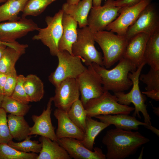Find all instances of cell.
<instances>
[{
	"label": "cell",
	"mask_w": 159,
	"mask_h": 159,
	"mask_svg": "<svg viewBox=\"0 0 159 159\" xmlns=\"http://www.w3.org/2000/svg\"><path fill=\"white\" fill-rule=\"evenodd\" d=\"M150 140L138 132L116 128L108 130L102 142L107 148V159H123L134 154Z\"/></svg>",
	"instance_id": "1"
},
{
	"label": "cell",
	"mask_w": 159,
	"mask_h": 159,
	"mask_svg": "<svg viewBox=\"0 0 159 159\" xmlns=\"http://www.w3.org/2000/svg\"><path fill=\"white\" fill-rule=\"evenodd\" d=\"M117 65L110 70L95 63L92 65L101 77L104 91H111L114 93L123 92L132 85L128 74L137 67L127 59L122 57Z\"/></svg>",
	"instance_id": "2"
},
{
	"label": "cell",
	"mask_w": 159,
	"mask_h": 159,
	"mask_svg": "<svg viewBox=\"0 0 159 159\" xmlns=\"http://www.w3.org/2000/svg\"><path fill=\"white\" fill-rule=\"evenodd\" d=\"M111 31H101L94 33L95 42L103 53V66L109 68L123 57L128 40L125 35Z\"/></svg>",
	"instance_id": "3"
},
{
	"label": "cell",
	"mask_w": 159,
	"mask_h": 159,
	"mask_svg": "<svg viewBox=\"0 0 159 159\" xmlns=\"http://www.w3.org/2000/svg\"><path fill=\"white\" fill-rule=\"evenodd\" d=\"M146 64L143 62L135 70L129 73L128 77L132 82V88L130 92L127 93L122 92H115L114 95L116 97L118 102L120 104L129 106L131 103H132L135 106L132 116L141 119L139 112H141L144 118V122L147 125H152L151 118L145 103L146 98L140 91L139 85V76L142 69Z\"/></svg>",
	"instance_id": "4"
},
{
	"label": "cell",
	"mask_w": 159,
	"mask_h": 159,
	"mask_svg": "<svg viewBox=\"0 0 159 159\" xmlns=\"http://www.w3.org/2000/svg\"><path fill=\"white\" fill-rule=\"evenodd\" d=\"M77 38L72 47V55L80 57L87 66L95 63L103 66V56L95 47L94 33L87 26L77 29Z\"/></svg>",
	"instance_id": "5"
},
{
	"label": "cell",
	"mask_w": 159,
	"mask_h": 159,
	"mask_svg": "<svg viewBox=\"0 0 159 159\" xmlns=\"http://www.w3.org/2000/svg\"><path fill=\"white\" fill-rule=\"evenodd\" d=\"M84 107L87 117H90L100 115H129L135 109L134 107L119 103L116 96L108 91L89 100Z\"/></svg>",
	"instance_id": "6"
},
{
	"label": "cell",
	"mask_w": 159,
	"mask_h": 159,
	"mask_svg": "<svg viewBox=\"0 0 159 159\" xmlns=\"http://www.w3.org/2000/svg\"><path fill=\"white\" fill-rule=\"evenodd\" d=\"M57 56L58 61L57 66L48 77L49 81L55 87L66 79H76L87 68L80 57L67 51H59Z\"/></svg>",
	"instance_id": "7"
},
{
	"label": "cell",
	"mask_w": 159,
	"mask_h": 159,
	"mask_svg": "<svg viewBox=\"0 0 159 159\" xmlns=\"http://www.w3.org/2000/svg\"><path fill=\"white\" fill-rule=\"evenodd\" d=\"M63 14L61 9L53 16H47L45 19L47 26L39 28L37 34L32 38L34 40H40L47 46L53 56H57L59 52V43L63 32L62 19Z\"/></svg>",
	"instance_id": "8"
},
{
	"label": "cell",
	"mask_w": 159,
	"mask_h": 159,
	"mask_svg": "<svg viewBox=\"0 0 159 159\" xmlns=\"http://www.w3.org/2000/svg\"><path fill=\"white\" fill-rule=\"evenodd\" d=\"M159 30V9L155 3L151 2L141 12L134 23L128 28L125 36L129 40L140 33L150 34Z\"/></svg>",
	"instance_id": "9"
},
{
	"label": "cell",
	"mask_w": 159,
	"mask_h": 159,
	"mask_svg": "<svg viewBox=\"0 0 159 159\" xmlns=\"http://www.w3.org/2000/svg\"><path fill=\"white\" fill-rule=\"evenodd\" d=\"M121 7L113 4L112 0H107L102 6H92L87 18V26L94 33L104 30L120 14Z\"/></svg>",
	"instance_id": "10"
},
{
	"label": "cell",
	"mask_w": 159,
	"mask_h": 159,
	"mask_svg": "<svg viewBox=\"0 0 159 159\" xmlns=\"http://www.w3.org/2000/svg\"><path fill=\"white\" fill-rule=\"evenodd\" d=\"M81 95L80 100L84 106L90 100L97 97L104 92L102 80L92 64L76 79Z\"/></svg>",
	"instance_id": "11"
},
{
	"label": "cell",
	"mask_w": 159,
	"mask_h": 159,
	"mask_svg": "<svg viewBox=\"0 0 159 159\" xmlns=\"http://www.w3.org/2000/svg\"><path fill=\"white\" fill-rule=\"evenodd\" d=\"M37 24L32 20L21 17L14 21L0 22V41L13 43L29 32L38 31Z\"/></svg>",
	"instance_id": "12"
},
{
	"label": "cell",
	"mask_w": 159,
	"mask_h": 159,
	"mask_svg": "<svg viewBox=\"0 0 159 159\" xmlns=\"http://www.w3.org/2000/svg\"><path fill=\"white\" fill-rule=\"evenodd\" d=\"M80 95L76 79H67L55 87L53 102L57 108L67 112L72 104L79 99Z\"/></svg>",
	"instance_id": "13"
},
{
	"label": "cell",
	"mask_w": 159,
	"mask_h": 159,
	"mask_svg": "<svg viewBox=\"0 0 159 159\" xmlns=\"http://www.w3.org/2000/svg\"><path fill=\"white\" fill-rule=\"evenodd\" d=\"M152 0H144L135 5L121 8L116 19L105 29L120 35H125L128 28L135 21L142 10Z\"/></svg>",
	"instance_id": "14"
},
{
	"label": "cell",
	"mask_w": 159,
	"mask_h": 159,
	"mask_svg": "<svg viewBox=\"0 0 159 159\" xmlns=\"http://www.w3.org/2000/svg\"><path fill=\"white\" fill-rule=\"evenodd\" d=\"M52 102L53 98L51 97L48 102L46 109H44L40 115L32 116L34 124L30 127L29 135H39L57 142L58 139L55 132V127L52 124L51 118Z\"/></svg>",
	"instance_id": "15"
},
{
	"label": "cell",
	"mask_w": 159,
	"mask_h": 159,
	"mask_svg": "<svg viewBox=\"0 0 159 159\" xmlns=\"http://www.w3.org/2000/svg\"><path fill=\"white\" fill-rule=\"evenodd\" d=\"M58 143L67 151L69 156L74 159H106L105 155L98 147L91 151L85 147L80 140L72 138L58 139Z\"/></svg>",
	"instance_id": "16"
},
{
	"label": "cell",
	"mask_w": 159,
	"mask_h": 159,
	"mask_svg": "<svg viewBox=\"0 0 159 159\" xmlns=\"http://www.w3.org/2000/svg\"><path fill=\"white\" fill-rule=\"evenodd\" d=\"M54 115L58 122L55 133L58 140L64 138H74L81 141L83 139L84 132L70 119L67 112L57 108Z\"/></svg>",
	"instance_id": "17"
},
{
	"label": "cell",
	"mask_w": 159,
	"mask_h": 159,
	"mask_svg": "<svg viewBox=\"0 0 159 159\" xmlns=\"http://www.w3.org/2000/svg\"><path fill=\"white\" fill-rule=\"evenodd\" d=\"M150 35L146 33H139L128 40L123 57L128 60L137 68L144 62V51Z\"/></svg>",
	"instance_id": "18"
},
{
	"label": "cell",
	"mask_w": 159,
	"mask_h": 159,
	"mask_svg": "<svg viewBox=\"0 0 159 159\" xmlns=\"http://www.w3.org/2000/svg\"><path fill=\"white\" fill-rule=\"evenodd\" d=\"M62 24L63 32L59 43V51H66L72 54V46L77 38L78 23L70 15L64 13Z\"/></svg>",
	"instance_id": "19"
},
{
	"label": "cell",
	"mask_w": 159,
	"mask_h": 159,
	"mask_svg": "<svg viewBox=\"0 0 159 159\" xmlns=\"http://www.w3.org/2000/svg\"><path fill=\"white\" fill-rule=\"evenodd\" d=\"M92 6V0H82L77 4L66 2L63 4L62 9L76 21L81 28L87 26L88 17Z\"/></svg>",
	"instance_id": "20"
},
{
	"label": "cell",
	"mask_w": 159,
	"mask_h": 159,
	"mask_svg": "<svg viewBox=\"0 0 159 159\" xmlns=\"http://www.w3.org/2000/svg\"><path fill=\"white\" fill-rule=\"evenodd\" d=\"M94 117L110 125H114L116 128L126 130H137L139 125L145 126L147 124L138 120L135 117L129 115H100Z\"/></svg>",
	"instance_id": "21"
},
{
	"label": "cell",
	"mask_w": 159,
	"mask_h": 159,
	"mask_svg": "<svg viewBox=\"0 0 159 159\" xmlns=\"http://www.w3.org/2000/svg\"><path fill=\"white\" fill-rule=\"evenodd\" d=\"M39 141L42 144L41 150L37 159H71L67 151L57 142L41 136Z\"/></svg>",
	"instance_id": "22"
},
{
	"label": "cell",
	"mask_w": 159,
	"mask_h": 159,
	"mask_svg": "<svg viewBox=\"0 0 159 159\" xmlns=\"http://www.w3.org/2000/svg\"><path fill=\"white\" fill-rule=\"evenodd\" d=\"M28 47L27 44H21L16 47H7L0 59V72L7 74L15 68L16 62L25 53Z\"/></svg>",
	"instance_id": "23"
},
{
	"label": "cell",
	"mask_w": 159,
	"mask_h": 159,
	"mask_svg": "<svg viewBox=\"0 0 159 159\" xmlns=\"http://www.w3.org/2000/svg\"><path fill=\"white\" fill-rule=\"evenodd\" d=\"M143 61L150 67L159 70V30L150 35L145 46Z\"/></svg>",
	"instance_id": "24"
},
{
	"label": "cell",
	"mask_w": 159,
	"mask_h": 159,
	"mask_svg": "<svg viewBox=\"0 0 159 159\" xmlns=\"http://www.w3.org/2000/svg\"><path fill=\"white\" fill-rule=\"evenodd\" d=\"M110 125L108 124L98 121L92 117H87L83 139L82 143L90 150L93 151L95 140L97 135L104 129Z\"/></svg>",
	"instance_id": "25"
},
{
	"label": "cell",
	"mask_w": 159,
	"mask_h": 159,
	"mask_svg": "<svg viewBox=\"0 0 159 159\" xmlns=\"http://www.w3.org/2000/svg\"><path fill=\"white\" fill-rule=\"evenodd\" d=\"M7 120L9 131L13 139L21 141L29 135L30 127L24 116L10 114L7 116Z\"/></svg>",
	"instance_id": "26"
},
{
	"label": "cell",
	"mask_w": 159,
	"mask_h": 159,
	"mask_svg": "<svg viewBox=\"0 0 159 159\" xmlns=\"http://www.w3.org/2000/svg\"><path fill=\"white\" fill-rule=\"evenodd\" d=\"M28 0H6L0 6V22L14 21L21 18L19 13L24 10Z\"/></svg>",
	"instance_id": "27"
},
{
	"label": "cell",
	"mask_w": 159,
	"mask_h": 159,
	"mask_svg": "<svg viewBox=\"0 0 159 159\" xmlns=\"http://www.w3.org/2000/svg\"><path fill=\"white\" fill-rule=\"evenodd\" d=\"M24 86L30 102H39L43 97L45 92L44 85L36 75L31 74L25 77Z\"/></svg>",
	"instance_id": "28"
},
{
	"label": "cell",
	"mask_w": 159,
	"mask_h": 159,
	"mask_svg": "<svg viewBox=\"0 0 159 159\" xmlns=\"http://www.w3.org/2000/svg\"><path fill=\"white\" fill-rule=\"evenodd\" d=\"M67 113L72 122L84 132L87 117L84 106L80 99L72 104Z\"/></svg>",
	"instance_id": "29"
},
{
	"label": "cell",
	"mask_w": 159,
	"mask_h": 159,
	"mask_svg": "<svg viewBox=\"0 0 159 159\" xmlns=\"http://www.w3.org/2000/svg\"><path fill=\"white\" fill-rule=\"evenodd\" d=\"M31 107V105L23 104L6 95L4 96L1 105L6 113L23 116L28 113Z\"/></svg>",
	"instance_id": "30"
},
{
	"label": "cell",
	"mask_w": 159,
	"mask_h": 159,
	"mask_svg": "<svg viewBox=\"0 0 159 159\" xmlns=\"http://www.w3.org/2000/svg\"><path fill=\"white\" fill-rule=\"evenodd\" d=\"M57 0H28L22 12L21 17L40 14L50 4Z\"/></svg>",
	"instance_id": "31"
},
{
	"label": "cell",
	"mask_w": 159,
	"mask_h": 159,
	"mask_svg": "<svg viewBox=\"0 0 159 159\" xmlns=\"http://www.w3.org/2000/svg\"><path fill=\"white\" fill-rule=\"evenodd\" d=\"M38 155L17 150L7 144L0 143V159H37Z\"/></svg>",
	"instance_id": "32"
},
{
	"label": "cell",
	"mask_w": 159,
	"mask_h": 159,
	"mask_svg": "<svg viewBox=\"0 0 159 159\" xmlns=\"http://www.w3.org/2000/svg\"><path fill=\"white\" fill-rule=\"evenodd\" d=\"M32 136L29 135L21 142H14L12 140L9 141L8 145L16 150L24 153L32 152L39 153L42 148V144L38 141L31 140Z\"/></svg>",
	"instance_id": "33"
},
{
	"label": "cell",
	"mask_w": 159,
	"mask_h": 159,
	"mask_svg": "<svg viewBox=\"0 0 159 159\" xmlns=\"http://www.w3.org/2000/svg\"><path fill=\"white\" fill-rule=\"evenodd\" d=\"M139 79L146 85V91L159 90V70L150 67L147 73L140 75Z\"/></svg>",
	"instance_id": "34"
},
{
	"label": "cell",
	"mask_w": 159,
	"mask_h": 159,
	"mask_svg": "<svg viewBox=\"0 0 159 159\" xmlns=\"http://www.w3.org/2000/svg\"><path fill=\"white\" fill-rule=\"evenodd\" d=\"M25 78V77L22 74L18 76L16 85L10 97L21 103L28 104L30 102L25 92L24 86Z\"/></svg>",
	"instance_id": "35"
},
{
	"label": "cell",
	"mask_w": 159,
	"mask_h": 159,
	"mask_svg": "<svg viewBox=\"0 0 159 159\" xmlns=\"http://www.w3.org/2000/svg\"><path fill=\"white\" fill-rule=\"evenodd\" d=\"M6 113L0 107V143L7 144L13 139L9 130Z\"/></svg>",
	"instance_id": "36"
},
{
	"label": "cell",
	"mask_w": 159,
	"mask_h": 159,
	"mask_svg": "<svg viewBox=\"0 0 159 159\" xmlns=\"http://www.w3.org/2000/svg\"><path fill=\"white\" fill-rule=\"evenodd\" d=\"M6 74V80L4 88V95L10 96L16 85L18 75L15 67Z\"/></svg>",
	"instance_id": "37"
},
{
	"label": "cell",
	"mask_w": 159,
	"mask_h": 159,
	"mask_svg": "<svg viewBox=\"0 0 159 159\" xmlns=\"http://www.w3.org/2000/svg\"><path fill=\"white\" fill-rule=\"evenodd\" d=\"M144 0H112L114 5L121 8L129 7L135 5Z\"/></svg>",
	"instance_id": "38"
},
{
	"label": "cell",
	"mask_w": 159,
	"mask_h": 159,
	"mask_svg": "<svg viewBox=\"0 0 159 159\" xmlns=\"http://www.w3.org/2000/svg\"><path fill=\"white\" fill-rule=\"evenodd\" d=\"M141 92L143 95L152 99L157 101H159V90H152Z\"/></svg>",
	"instance_id": "39"
},
{
	"label": "cell",
	"mask_w": 159,
	"mask_h": 159,
	"mask_svg": "<svg viewBox=\"0 0 159 159\" xmlns=\"http://www.w3.org/2000/svg\"><path fill=\"white\" fill-rule=\"evenodd\" d=\"M7 74L0 72V92L4 94V88L6 82Z\"/></svg>",
	"instance_id": "40"
},
{
	"label": "cell",
	"mask_w": 159,
	"mask_h": 159,
	"mask_svg": "<svg viewBox=\"0 0 159 159\" xmlns=\"http://www.w3.org/2000/svg\"><path fill=\"white\" fill-rule=\"evenodd\" d=\"M146 128L151 130L157 136H159V130L155 127L152 126V125L146 124L144 126Z\"/></svg>",
	"instance_id": "41"
},
{
	"label": "cell",
	"mask_w": 159,
	"mask_h": 159,
	"mask_svg": "<svg viewBox=\"0 0 159 159\" xmlns=\"http://www.w3.org/2000/svg\"><path fill=\"white\" fill-rule=\"evenodd\" d=\"M7 47L6 45L0 43V59L2 57Z\"/></svg>",
	"instance_id": "42"
},
{
	"label": "cell",
	"mask_w": 159,
	"mask_h": 159,
	"mask_svg": "<svg viewBox=\"0 0 159 159\" xmlns=\"http://www.w3.org/2000/svg\"><path fill=\"white\" fill-rule=\"evenodd\" d=\"M0 43L4 44L6 45L7 47H16L18 44V42L16 41L13 43H6L2 42L0 41Z\"/></svg>",
	"instance_id": "43"
},
{
	"label": "cell",
	"mask_w": 159,
	"mask_h": 159,
	"mask_svg": "<svg viewBox=\"0 0 159 159\" xmlns=\"http://www.w3.org/2000/svg\"><path fill=\"white\" fill-rule=\"evenodd\" d=\"M102 0H92L93 6H101Z\"/></svg>",
	"instance_id": "44"
},
{
	"label": "cell",
	"mask_w": 159,
	"mask_h": 159,
	"mask_svg": "<svg viewBox=\"0 0 159 159\" xmlns=\"http://www.w3.org/2000/svg\"><path fill=\"white\" fill-rule=\"evenodd\" d=\"M152 107L153 109V112L157 116H159V107H155L152 105Z\"/></svg>",
	"instance_id": "45"
},
{
	"label": "cell",
	"mask_w": 159,
	"mask_h": 159,
	"mask_svg": "<svg viewBox=\"0 0 159 159\" xmlns=\"http://www.w3.org/2000/svg\"><path fill=\"white\" fill-rule=\"evenodd\" d=\"M80 0H67L66 2L71 4H77Z\"/></svg>",
	"instance_id": "46"
},
{
	"label": "cell",
	"mask_w": 159,
	"mask_h": 159,
	"mask_svg": "<svg viewBox=\"0 0 159 159\" xmlns=\"http://www.w3.org/2000/svg\"><path fill=\"white\" fill-rule=\"evenodd\" d=\"M144 149V147H143L142 148L141 151L140 152V154L138 157V159H142Z\"/></svg>",
	"instance_id": "47"
},
{
	"label": "cell",
	"mask_w": 159,
	"mask_h": 159,
	"mask_svg": "<svg viewBox=\"0 0 159 159\" xmlns=\"http://www.w3.org/2000/svg\"><path fill=\"white\" fill-rule=\"evenodd\" d=\"M4 96V95L2 94L0 92V107H1V103L3 98Z\"/></svg>",
	"instance_id": "48"
},
{
	"label": "cell",
	"mask_w": 159,
	"mask_h": 159,
	"mask_svg": "<svg viewBox=\"0 0 159 159\" xmlns=\"http://www.w3.org/2000/svg\"><path fill=\"white\" fill-rule=\"evenodd\" d=\"M6 0H0V3L5 2Z\"/></svg>",
	"instance_id": "49"
}]
</instances>
